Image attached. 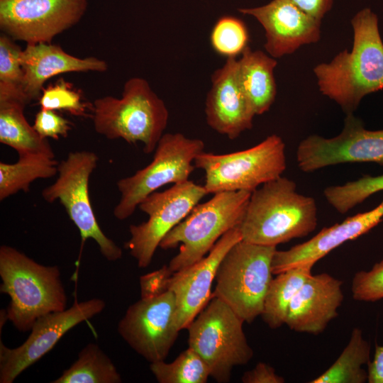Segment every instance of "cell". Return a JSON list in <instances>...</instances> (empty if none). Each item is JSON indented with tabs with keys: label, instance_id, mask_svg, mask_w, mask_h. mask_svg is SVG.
Returning a JSON list of instances; mask_svg holds the SVG:
<instances>
[{
	"label": "cell",
	"instance_id": "cell-11",
	"mask_svg": "<svg viewBox=\"0 0 383 383\" xmlns=\"http://www.w3.org/2000/svg\"><path fill=\"white\" fill-rule=\"evenodd\" d=\"M208 192L191 180L173 184L163 192H155L144 199L138 208L148 219L131 225L130 239L124 247L136 260L140 268H146L164 237L180 223Z\"/></svg>",
	"mask_w": 383,
	"mask_h": 383
},
{
	"label": "cell",
	"instance_id": "cell-30",
	"mask_svg": "<svg viewBox=\"0 0 383 383\" xmlns=\"http://www.w3.org/2000/svg\"><path fill=\"white\" fill-rule=\"evenodd\" d=\"M211 44L219 55L236 57L248 46V31L245 23L233 16L218 20L211 33Z\"/></svg>",
	"mask_w": 383,
	"mask_h": 383
},
{
	"label": "cell",
	"instance_id": "cell-2",
	"mask_svg": "<svg viewBox=\"0 0 383 383\" xmlns=\"http://www.w3.org/2000/svg\"><path fill=\"white\" fill-rule=\"evenodd\" d=\"M315 199L299 194L296 183L279 177L251 193L239 226L242 240L274 246L313 232L318 223Z\"/></svg>",
	"mask_w": 383,
	"mask_h": 383
},
{
	"label": "cell",
	"instance_id": "cell-6",
	"mask_svg": "<svg viewBox=\"0 0 383 383\" xmlns=\"http://www.w3.org/2000/svg\"><path fill=\"white\" fill-rule=\"evenodd\" d=\"M277 247L248 243L234 244L222 259L216 275L213 296L227 304L244 322L261 316L272 280Z\"/></svg>",
	"mask_w": 383,
	"mask_h": 383
},
{
	"label": "cell",
	"instance_id": "cell-34",
	"mask_svg": "<svg viewBox=\"0 0 383 383\" xmlns=\"http://www.w3.org/2000/svg\"><path fill=\"white\" fill-rule=\"evenodd\" d=\"M72 125L69 120L55 111L40 109L35 115L33 126L41 137L58 140L67 136Z\"/></svg>",
	"mask_w": 383,
	"mask_h": 383
},
{
	"label": "cell",
	"instance_id": "cell-9",
	"mask_svg": "<svg viewBox=\"0 0 383 383\" xmlns=\"http://www.w3.org/2000/svg\"><path fill=\"white\" fill-rule=\"evenodd\" d=\"M204 143L182 133H165L159 140L152 162L134 174L119 179L117 188L121 196L113 209L121 221L130 217L140 202L167 184L189 180L196 157L204 150Z\"/></svg>",
	"mask_w": 383,
	"mask_h": 383
},
{
	"label": "cell",
	"instance_id": "cell-12",
	"mask_svg": "<svg viewBox=\"0 0 383 383\" xmlns=\"http://www.w3.org/2000/svg\"><path fill=\"white\" fill-rule=\"evenodd\" d=\"M87 0H0V28L26 45L51 43L84 16Z\"/></svg>",
	"mask_w": 383,
	"mask_h": 383
},
{
	"label": "cell",
	"instance_id": "cell-27",
	"mask_svg": "<svg viewBox=\"0 0 383 383\" xmlns=\"http://www.w3.org/2000/svg\"><path fill=\"white\" fill-rule=\"evenodd\" d=\"M122 378L111 358L96 343H89L76 361L52 383H121Z\"/></svg>",
	"mask_w": 383,
	"mask_h": 383
},
{
	"label": "cell",
	"instance_id": "cell-35",
	"mask_svg": "<svg viewBox=\"0 0 383 383\" xmlns=\"http://www.w3.org/2000/svg\"><path fill=\"white\" fill-rule=\"evenodd\" d=\"M172 273L167 265L140 277V298L159 296L168 290V282Z\"/></svg>",
	"mask_w": 383,
	"mask_h": 383
},
{
	"label": "cell",
	"instance_id": "cell-24",
	"mask_svg": "<svg viewBox=\"0 0 383 383\" xmlns=\"http://www.w3.org/2000/svg\"><path fill=\"white\" fill-rule=\"evenodd\" d=\"M311 266L290 268L273 278L267 290L261 316L272 329L286 323L290 304L301 286L312 274Z\"/></svg>",
	"mask_w": 383,
	"mask_h": 383
},
{
	"label": "cell",
	"instance_id": "cell-16",
	"mask_svg": "<svg viewBox=\"0 0 383 383\" xmlns=\"http://www.w3.org/2000/svg\"><path fill=\"white\" fill-rule=\"evenodd\" d=\"M241 240L240 228L235 227L221 236L206 256L172 274L168 282V290L175 295L176 323L179 331L187 328L208 303L222 259L229 249Z\"/></svg>",
	"mask_w": 383,
	"mask_h": 383
},
{
	"label": "cell",
	"instance_id": "cell-37",
	"mask_svg": "<svg viewBox=\"0 0 383 383\" xmlns=\"http://www.w3.org/2000/svg\"><path fill=\"white\" fill-rule=\"evenodd\" d=\"M299 9L311 16L321 21L331 9L333 0H292Z\"/></svg>",
	"mask_w": 383,
	"mask_h": 383
},
{
	"label": "cell",
	"instance_id": "cell-4",
	"mask_svg": "<svg viewBox=\"0 0 383 383\" xmlns=\"http://www.w3.org/2000/svg\"><path fill=\"white\" fill-rule=\"evenodd\" d=\"M91 111L96 133L110 140L140 142L146 154L155 151L169 119L163 100L140 77L125 82L120 98L106 96L95 99Z\"/></svg>",
	"mask_w": 383,
	"mask_h": 383
},
{
	"label": "cell",
	"instance_id": "cell-31",
	"mask_svg": "<svg viewBox=\"0 0 383 383\" xmlns=\"http://www.w3.org/2000/svg\"><path fill=\"white\" fill-rule=\"evenodd\" d=\"M39 104L43 109L65 111L79 117L86 116L87 109L91 107L83 101L81 93L72 84L62 78L43 89Z\"/></svg>",
	"mask_w": 383,
	"mask_h": 383
},
{
	"label": "cell",
	"instance_id": "cell-33",
	"mask_svg": "<svg viewBox=\"0 0 383 383\" xmlns=\"http://www.w3.org/2000/svg\"><path fill=\"white\" fill-rule=\"evenodd\" d=\"M353 298L358 301L374 302L383 299V259L367 271L357 272L351 282Z\"/></svg>",
	"mask_w": 383,
	"mask_h": 383
},
{
	"label": "cell",
	"instance_id": "cell-14",
	"mask_svg": "<svg viewBox=\"0 0 383 383\" xmlns=\"http://www.w3.org/2000/svg\"><path fill=\"white\" fill-rule=\"evenodd\" d=\"M104 300L94 298L78 302L61 311L41 316L34 323L27 339L9 348L0 341V382L12 383L24 370L49 353L72 328L100 313Z\"/></svg>",
	"mask_w": 383,
	"mask_h": 383
},
{
	"label": "cell",
	"instance_id": "cell-19",
	"mask_svg": "<svg viewBox=\"0 0 383 383\" xmlns=\"http://www.w3.org/2000/svg\"><path fill=\"white\" fill-rule=\"evenodd\" d=\"M383 219V199L372 210L357 213L330 227L322 228L309 240L286 250H276L272 273L277 274L301 265H313L344 243L367 233Z\"/></svg>",
	"mask_w": 383,
	"mask_h": 383
},
{
	"label": "cell",
	"instance_id": "cell-3",
	"mask_svg": "<svg viewBox=\"0 0 383 383\" xmlns=\"http://www.w3.org/2000/svg\"><path fill=\"white\" fill-rule=\"evenodd\" d=\"M0 292L10 297L8 320L19 331H30L37 319L67 308L60 268L43 265L11 246L0 247Z\"/></svg>",
	"mask_w": 383,
	"mask_h": 383
},
{
	"label": "cell",
	"instance_id": "cell-5",
	"mask_svg": "<svg viewBox=\"0 0 383 383\" xmlns=\"http://www.w3.org/2000/svg\"><path fill=\"white\" fill-rule=\"evenodd\" d=\"M213 194L209 201L196 205L160 242L159 247L163 250L180 244L179 252L167 265L172 274L199 261L221 236L240 225L251 193L235 191Z\"/></svg>",
	"mask_w": 383,
	"mask_h": 383
},
{
	"label": "cell",
	"instance_id": "cell-18",
	"mask_svg": "<svg viewBox=\"0 0 383 383\" xmlns=\"http://www.w3.org/2000/svg\"><path fill=\"white\" fill-rule=\"evenodd\" d=\"M237 67L236 57H228L213 73L205 103L207 124L231 140L250 129L255 116L240 85Z\"/></svg>",
	"mask_w": 383,
	"mask_h": 383
},
{
	"label": "cell",
	"instance_id": "cell-21",
	"mask_svg": "<svg viewBox=\"0 0 383 383\" xmlns=\"http://www.w3.org/2000/svg\"><path fill=\"white\" fill-rule=\"evenodd\" d=\"M21 62L24 73L23 91L29 103L40 99L45 82L55 75L67 72H104L108 70V64L103 60L74 57L60 45L52 43L26 45L21 55Z\"/></svg>",
	"mask_w": 383,
	"mask_h": 383
},
{
	"label": "cell",
	"instance_id": "cell-36",
	"mask_svg": "<svg viewBox=\"0 0 383 383\" xmlns=\"http://www.w3.org/2000/svg\"><path fill=\"white\" fill-rule=\"evenodd\" d=\"M241 381L243 383H284V379L277 374L272 366L258 362L254 368L245 372Z\"/></svg>",
	"mask_w": 383,
	"mask_h": 383
},
{
	"label": "cell",
	"instance_id": "cell-17",
	"mask_svg": "<svg viewBox=\"0 0 383 383\" xmlns=\"http://www.w3.org/2000/svg\"><path fill=\"white\" fill-rule=\"evenodd\" d=\"M238 11L253 16L262 25L265 48L274 58L292 54L301 45L320 39L321 21L305 13L292 0H272L259 7L240 8Z\"/></svg>",
	"mask_w": 383,
	"mask_h": 383
},
{
	"label": "cell",
	"instance_id": "cell-29",
	"mask_svg": "<svg viewBox=\"0 0 383 383\" xmlns=\"http://www.w3.org/2000/svg\"><path fill=\"white\" fill-rule=\"evenodd\" d=\"M383 191V174L363 175L344 184L329 186L323 195L338 213H345L360 204L372 194Z\"/></svg>",
	"mask_w": 383,
	"mask_h": 383
},
{
	"label": "cell",
	"instance_id": "cell-22",
	"mask_svg": "<svg viewBox=\"0 0 383 383\" xmlns=\"http://www.w3.org/2000/svg\"><path fill=\"white\" fill-rule=\"evenodd\" d=\"M29 104L23 94L0 91V142L18 156L41 155L55 159L47 138L41 137L24 116Z\"/></svg>",
	"mask_w": 383,
	"mask_h": 383
},
{
	"label": "cell",
	"instance_id": "cell-10",
	"mask_svg": "<svg viewBox=\"0 0 383 383\" xmlns=\"http://www.w3.org/2000/svg\"><path fill=\"white\" fill-rule=\"evenodd\" d=\"M98 160L96 154L91 151L69 152L67 158L58 163L55 182L45 187L41 194L47 202L57 200L62 204L79 231L82 245L87 239L94 240L102 256L108 261L114 262L121 258L122 249L100 228L89 198V178Z\"/></svg>",
	"mask_w": 383,
	"mask_h": 383
},
{
	"label": "cell",
	"instance_id": "cell-28",
	"mask_svg": "<svg viewBox=\"0 0 383 383\" xmlns=\"http://www.w3.org/2000/svg\"><path fill=\"white\" fill-rule=\"evenodd\" d=\"M150 370L160 383H206L211 377L209 367L191 347L172 362L150 363Z\"/></svg>",
	"mask_w": 383,
	"mask_h": 383
},
{
	"label": "cell",
	"instance_id": "cell-23",
	"mask_svg": "<svg viewBox=\"0 0 383 383\" xmlns=\"http://www.w3.org/2000/svg\"><path fill=\"white\" fill-rule=\"evenodd\" d=\"M275 58L248 45L238 60L237 74L240 85L255 115L267 111L274 101L277 87L274 70Z\"/></svg>",
	"mask_w": 383,
	"mask_h": 383
},
{
	"label": "cell",
	"instance_id": "cell-15",
	"mask_svg": "<svg viewBox=\"0 0 383 383\" xmlns=\"http://www.w3.org/2000/svg\"><path fill=\"white\" fill-rule=\"evenodd\" d=\"M299 169L312 172L344 163L373 162L383 166V129L371 131L353 113L346 114L342 131L333 138L310 135L296 150Z\"/></svg>",
	"mask_w": 383,
	"mask_h": 383
},
{
	"label": "cell",
	"instance_id": "cell-8",
	"mask_svg": "<svg viewBox=\"0 0 383 383\" xmlns=\"http://www.w3.org/2000/svg\"><path fill=\"white\" fill-rule=\"evenodd\" d=\"M194 166L205 173L208 194L245 191L252 193L282 176L286 170L285 144L276 134L248 149L226 154L200 153Z\"/></svg>",
	"mask_w": 383,
	"mask_h": 383
},
{
	"label": "cell",
	"instance_id": "cell-7",
	"mask_svg": "<svg viewBox=\"0 0 383 383\" xmlns=\"http://www.w3.org/2000/svg\"><path fill=\"white\" fill-rule=\"evenodd\" d=\"M244 321L221 299H211L186 329L189 347L204 360L217 382L231 379L234 367L245 365L254 355L243 331Z\"/></svg>",
	"mask_w": 383,
	"mask_h": 383
},
{
	"label": "cell",
	"instance_id": "cell-26",
	"mask_svg": "<svg viewBox=\"0 0 383 383\" xmlns=\"http://www.w3.org/2000/svg\"><path fill=\"white\" fill-rule=\"evenodd\" d=\"M58 162L41 155L18 156L15 163L0 162V200L20 191L28 192L30 184L38 179L57 174Z\"/></svg>",
	"mask_w": 383,
	"mask_h": 383
},
{
	"label": "cell",
	"instance_id": "cell-13",
	"mask_svg": "<svg viewBox=\"0 0 383 383\" xmlns=\"http://www.w3.org/2000/svg\"><path fill=\"white\" fill-rule=\"evenodd\" d=\"M174 294L167 290L131 304L118 324L125 342L149 362L162 361L175 343L179 330L176 323Z\"/></svg>",
	"mask_w": 383,
	"mask_h": 383
},
{
	"label": "cell",
	"instance_id": "cell-20",
	"mask_svg": "<svg viewBox=\"0 0 383 383\" xmlns=\"http://www.w3.org/2000/svg\"><path fill=\"white\" fill-rule=\"evenodd\" d=\"M343 282L328 273L311 274L294 297L286 325L292 331L321 333L335 318L344 295Z\"/></svg>",
	"mask_w": 383,
	"mask_h": 383
},
{
	"label": "cell",
	"instance_id": "cell-1",
	"mask_svg": "<svg viewBox=\"0 0 383 383\" xmlns=\"http://www.w3.org/2000/svg\"><path fill=\"white\" fill-rule=\"evenodd\" d=\"M354 39L328 63L313 68L320 91L346 114L353 113L364 96L383 89V42L378 18L369 8L351 20Z\"/></svg>",
	"mask_w": 383,
	"mask_h": 383
},
{
	"label": "cell",
	"instance_id": "cell-25",
	"mask_svg": "<svg viewBox=\"0 0 383 383\" xmlns=\"http://www.w3.org/2000/svg\"><path fill=\"white\" fill-rule=\"evenodd\" d=\"M371 345L359 328H354L347 345L338 359L311 383H365L367 370L363 368L370 361Z\"/></svg>",
	"mask_w": 383,
	"mask_h": 383
},
{
	"label": "cell",
	"instance_id": "cell-38",
	"mask_svg": "<svg viewBox=\"0 0 383 383\" xmlns=\"http://www.w3.org/2000/svg\"><path fill=\"white\" fill-rule=\"evenodd\" d=\"M369 383H383V345H376L372 360L367 364Z\"/></svg>",
	"mask_w": 383,
	"mask_h": 383
},
{
	"label": "cell",
	"instance_id": "cell-32",
	"mask_svg": "<svg viewBox=\"0 0 383 383\" xmlns=\"http://www.w3.org/2000/svg\"><path fill=\"white\" fill-rule=\"evenodd\" d=\"M13 40L4 33L0 36V84L23 89V50Z\"/></svg>",
	"mask_w": 383,
	"mask_h": 383
}]
</instances>
